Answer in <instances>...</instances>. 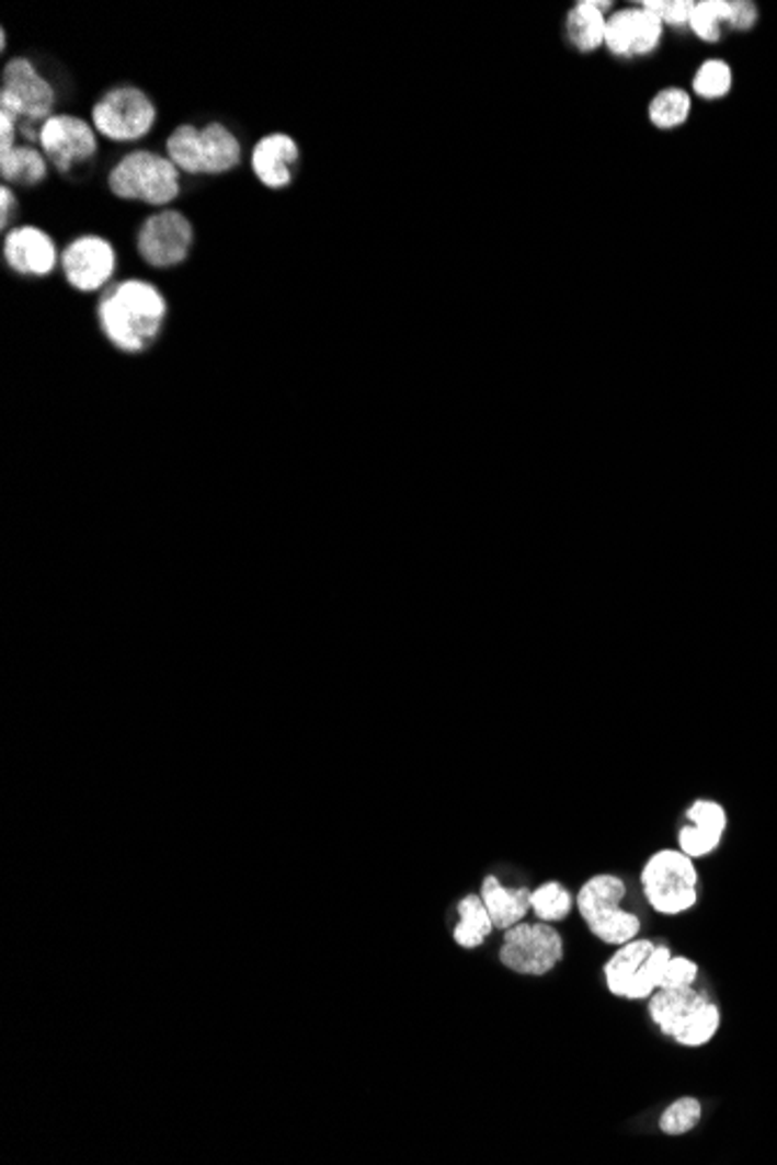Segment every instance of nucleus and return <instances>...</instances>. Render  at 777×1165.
<instances>
[{"mask_svg":"<svg viewBox=\"0 0 777 1165\" xmlns=\"http://www.w3.org/2000/svg\"><path fill=\"white\" fill-rule=\"evenodd\" d=\"M99 327L122 354H142L161 338L168 300L157 284L130 277L110 284L99 300Z\"/></svg>","mask_w":777,"mask_h":1165,"instance_id":"obj_1","label":"nucleus"},{"mask_svg":"<svg viewBox=\"0 0 777 1165\" xmlns=\"http://www.w3.org/2000/svg\"><path fill=\"white\" fill-rule=\"evenodd\" d=\"M165 157L184 175H226L242 161V145L221 122L198 128L182 124L165 140Z\"/></svg>","mask_w":777,"mask_h":1165,"instance_id":"obj_2","label":"nucleus"},{"mask_svg":"<svg viewBox=\"0 0 777 1165\" xmlns=\"http://www.w3.org/2000/svg\"><path fill=\"white\" fill-rule=\"evenodd\" d=\"M107 186L119 201H136L151 207L170 205L182 194V173L163 155L136 149L122 157L110 170Z\"/></svg>","mask_w":777,"mask_h":1165,"instance_id":"obj_3","label":"nucleus"},{"mask_svg":"<svg viewBox=\"0 0 777 1165\" xmlns=\"http://www.w3.org/2000/svg\"><path fill=\"white\" fill-rule=\"evenodd\" d=\"M624 895H627V884L615 875H596L578 893L575 903L584 924L598 940L608 945H627L640 933L638 916L619 907Z\"/></svg>","mask_w":777,"mask_h":1165,"instance_id":"obj_4","label":"nucleus"},{"mask_svg":"<svg viewBox=\"0 0 777 1165\" xmlns=\"http://www.w3.org/2000/svg\"><path fill=\"white\" fill-rule=\"evenodd\" d=\"M640 884L659 914H682L698 901V870L679 847L652 854L640 872Z\"/></svg>","mask_w":777,"mask_h":1165,"instance_id":"obj_5","label":"nucleus"},{"mask_svg":"<svg viewBox=\"0 0 777 1165\" xmlns=\"http://www.w3.org/2000/svg\"><path fill=\"white\" fill-rule=\"evenodd\" d=\"M671 957L673 953L666 945L636 938L627 945H619L615 957L605 963V982H608L610 993L619 998H650L661 986L663 970Z\"/></svg>","mask_w":777,"mask_h":1165,"instance_id":"obj_6","label":"nucleus"},{"mask_svg":"<svg viewBox=\"0 0 777 1165\" xmlns=\"http://www.w3.org/2000/svg\"><path fill=\"white\" fill-rule=\"evenodd\" d=\"M91 124L110 142H138L157 124V105L133 84L112 87L91 110Z\"/></svg>","mask_w":777,"mask_h":1165,"instance_id":"obj_7","label":"nucleus"},{"mask_svg":"<svg viewBox=\"0 0 777 1165\" xmlns=\"http://www.w3.org/2000/svg\"><path fill=\"white\" fill-rule=\"evenodd\" d=\"M56 91L37 66L26 56H14L3 68V87H0V110H5L19 122L45 124L54 114Z\"/></svg>","mask_w":777,"mask_h":1165,"instance_id":"obj_8","label":"nucleus"},{"mask_svg":"<svg viewBox=\"0 0 777 1165\" xmlns=\"http://www.w3.org/2000/svg\"><path fill=\"white\" fill-rule=\"evenodd\" d=\"M41 151L61 175L89 165L99 151V133L78 114H52L41 128Z\"/></svg>","mask_w":777,"mask_h":1165,"instance_id":"obj_9","label":"nucleus"},{"mask_svg":"<svg viewBox=\"0 0 777 1165\" xmlns=\"http://www.w3.org/2000/svg\"><path fill=\"white\" fill-rule=\"evenodd\" d=\"M194 247V226L180 209H159L138 231V254L149 269L168 271L182 265Z\"/></svg>","mask_w":777,"mask_h":1165,"instance_id":"obj_10","label":"nucleus"},{"mask_svg":"<svg viewBox=\"0 0 777 1165\" xmlns=\"http://www.w3.org/2000/svg\"><path fill=\"white\" fill-rule=\"evenodd\" d=\"M563 957L561 935L547 922L515 924L505 930L501 963L522 975H547Z\"/></svg>","mask_w":777,"mask_h":1165,"instance_id":"obj_11","label":"nucleus"},{"mask_svg":"<svg viewBox=\"0 0 777 1165\" xmlns=\"http://www.w3.org/2000/svg\"><path fill=\"white\" fill-rule=\"evenodd\" d=\"M61 271L66 282L82 294L107 289L117 271V252L110 240L101 236L75 238L61 254Z\"/></svg>","mask_w":777,"mask_h":1165,"instance_id":"obj_12","label":"nucleus"},{"mask_svg":"<svg viewBox=\"0 0 777 1165\" xmlns=\"http://www.w3.org/2000/svg\"><path fill=\"white\" fill-rule=\"evenodd\" d=\"M8 269L22 277H47L56 271L59 250L54 238L37 226H14L3 238Z\"/></svg>","mask_w":777,"mask_h":1165,"instance_id":"obj_13","label":"nucleus"},{"mask_svg":"<svg viewBox=\"0 0 777 1165\" xmlns=\"http://www.w3.org/2000/svg\"><path fill=\"white\" fill-rule=\"evenodd\" d=\"M300 161L298 142L287 133H268L252 149V170L265 189H287Z\"/></svg>","mask_w":777,"mask_h":1165,"instance_id":"obj_14","label":"nucleus"},{"mask_svg":"<svg viewBox=\"0 0 777 1165\" xmlns=\"http://www.w3.org/2000/svg\"><path fill=\"white\" fill-rule=\"evenodd\" d=\"M708 1003L706 993L694 986H659L650 996V1017L663 1036L677 1038Z\"/></svg>","mask_w":777,"mask_h":1165,"instance_id":"obj_15","label":"nucleus"},{"mask_svg":"<svg viewBox=\"0 0 777 1165\" xmlns=\"http://www.w3.org/2000/svg\"><path fill=\"white\" fill-rule=\"evenodd\" d=\"M482 901L489 910L494 928L507 930L519 924L530 910V891L528 889H505L496 877H487L482 884Z\"/></svg>","mask_w":777,"mask_h":1165,"instance_id":"obj_16","label":"nucleus"},{"mask_svg":"<svg viewBox=\"0 0 777 1165\" xmlns=\"http://www.w3.org/2000/svg\"><path fill=\"white\" fill-rule=\"evenodd\" d=\"M49 161L37 147L14 145L8 151H0V175L5 184L14 186H37L47 180Z\"/></svg>","mask_w":777,"mask_h":1165,"instance_id":"obj_17","label":"nucleus"},{"mask_svg":"<svg viewBox=\"0 0 777 1165\" xmlns=\"http://www.w3.org/2000/svg\"><path fill=\"white\" fill-rule=\"evenodd\" d=\"M459 916L461 920L454 928V940L466 949L482 945L491 928H494V922H491L489 910L480 895H466L459 903Z\"/></svg>","mask_w":777,"mask_h":1165,"instance_id":"obj_18","label":"nucleus"},{"mask_svg":"<svg viewBox=\"0 0 777 1165\" xmlns=\"http://www.w3.org/2000/svg\"><path fill=\"white\" fill-rule=\"evenodd\" d=\"M601 8H605V3H580L568 14V35L584 52L605 43V19Z\"/></svg>","mask_w":777,"mask_h":1165,"instance_id":"obj_19","label":"nucleus"},{"mask_svg":"<svg viewBox=\"0 0 777 1165\" xmlns=\"http://www.w3.org/2000/svg\"><path fill=\"white\" fill-rule=\"evenodd\" d=\"M573 907V895L568 893L559 882H545L536 891H530V910L538 914V920L552 924L561 922Z\"/></svg>","mask_w":777,"mask_h":1165,"instance_id":"obj_20","label":"nucleus"},{"mask_svg":"<svg viewBox=\"0 0 777 1165\" xmlns=\"http://www.w3.org/2000/svg\"><path fill=\"white\" fill-rule=\"evenodd\" d=\"M729 16L731 3H727V0H706V3H696L689 26L700 41L717 43L719 33H722V22H729Z\"/></svg>","mask_w":777,"mask_h":1165,"instance_id":"obj_21","label":"nucleus"},{"mask_svg":"<svg viewBox=\"0 0 777 1165\" xmlns=\"http://www.w3.org/2000/svg\"><path fill=\"white\" fill-rule=\"evenodd\" d=\"M700 1117H704V1105H700L698 1098H677L666 1107V1112L661 1115L659 1129L666 1135H685L696 1129Z\"/></svg>","mask_w":777,"mask_h":1165,"instance_id":"obj_22","label":"nucleus"},{"mask_svg":"<svg viewBox=\"0 0 777 1165\" xmlns=\"http://www.w3.org/2000/svg\"><path fill=\"white\" fill-rule=\"evenodd\" d=\"M689 107H692L689 95L682 89L661 91L650 105V119L659 128H673V126L685 124V119L689 117Z\"/></svg>","mask_w":777,"mask_h":1165,"instance_id":"obj_23","label":"nucleus"},{"mask_svg":"<svg viewBox=\"0 0 777 1165\" xmlns=\"http://www.w3.org/2000/svg\"><path fill=\"white\" fill-rule=\"evenodd\" d=\"M719 1024H722V1012L710 1001L694 1017V1021L675 1038V1042L682 1047H704L717 1036Z\"/></svg>","mask_w":777,"mask_h":1165,"instance_id":"obj_24","label":"nucleus"},{"mask_svg":"<svg viewBox=\"0 0 777 1165\" xmlns=\"http://www.w3.org/2000/svg\"><path fill=\"white\" fill-rule=\"evenodd\" d=\"M731 89V68L724 61H708L698 68L694 91L700 99H722Z\"/></svg>","mask_w":777,"mask_h":1165,"instance_id":"obj_25","label":"nucleus"},{"mask_svg":"<svg viewBox=\"0 0 777 1165\" xmlns=\"http://www.w3.org/2000/svg\"><path fill=\"white\" fill-rule=\"evenodd\" d=\"M722 837L724 833H719L708 826H700V824H689L687 821V826H682L677 833V845L687 856L704 858L722 845Z\"/></svg>","mask_w":777,"mask_h":1165,"instance_id":"obj_26","label":"nucleus"},{"mask_svg":"<svg viewBox=\"0 0 777 1165\" xmlns=\"http://www.w3.org/2000/svg\"><path fill=\"white\" fill-rule=\"evenodd\" d=\"M605 45L615 54H633V10H624L605 22Z\"/></svg>","mask_w":777,"mask_h":1165,"instance_id":"obj_27","label":"nucleus"},{"mask_svg":"<svg viewBox=\"0 0 777 1165\" xmlns=\"http://www.w3.org/2000/svg\"><path fill=\"white\" fill-rule=\"evenodd\" d=\"M685 819L689 821V824L708 826V829H715L719 833H727V826H729V816H727L724 806L717 803V800H708V798L694 800V803L687 810V814H685Z\"/></svg>","mask_w":777,"mask_h":1165,"instance_id":"obj_28","label":"nucleus"},{"mask_svg":"<svg viewBox=\"0 0 777 1165\" xmlns=\"http://www.w3.org/2000/svg\"><path fill=\"white\" fill-rule=\"evenodd\" d=\"M661 24L663 22H659L650 12L633 10V54H648L656 47Z\"/></svg>","mask_w":777,"mask_h":1165,"instance_id":"obj_29","label":"nucleus"},{"mask_svg":"<svg viewBox=\"0 0 777 1165\" xmlns=\"http://www.w3.org/2000/svg\"><path fill=\"white\" fill-rule=\"evenodd\" d=\"M698 978V963H694L692 959L687 957H671V961L666 963V970H663V980H661V986H694Z\"/></svg>","mask_w":777,"mask_h":1165,"instance_id":"obj_30","label":"nucleus"},{"mask_svg":"<svg viewBox=\"0 0 777 1165\" xmlns=\"http://www.w3.org/2000/svg\"><path fill=\"white\" fill-rule=\"evenodd\" d=\"M19 138V119L14 114L0 110V151H8L16 145Z\"/></svg>","mask_w":777,"mask_h":1165,"instance_id":"obj_31","label":"nucleus"},{"mask_svg":"<svg viewBox=\"0 0 777 1165\" xmlns=\"http://www.w3.org/2000/svg\"><path fill=\"white\" fill-rule=\"evenodd\" d=\"M16 209H19V203H16L14 191L8 184H3V189H0V228H3V231H10V221L12 217H16Z\"/></svg>","mask_w":777,"mask_h":1165,"instance_id":"obj_32","label":"nucleus"},{"mask_svg":"<svg viewBox=\"0 0 777 1165\" xmlns=\"http://www.w3.org/2000/svg\"><path fill=\"white\" fill-rule=\"evenodd\" d=\"M694 8H696V3H692V0H675V3H669L666 19H663V22H669L673 26H685V24H689Z\"/></svg>","mask_w":777,"mask_h":1165,"instance_id":"obj_33","label":"nucleus"},{"mask_svg":"<svg viewBox=\"0 0 777 1165\" xmlns=\"http://www.w3.org/2000/svg\"><path fill=\"white\" fill-rule=\"evenodd\" d=\"M729 22L735 28H752L756 22V8L752 3H731Z\"/></svg>","mask_w":777,"mask_h":1165,"instance_id":"obj_34","label":"nucleus"}]
</instances>
